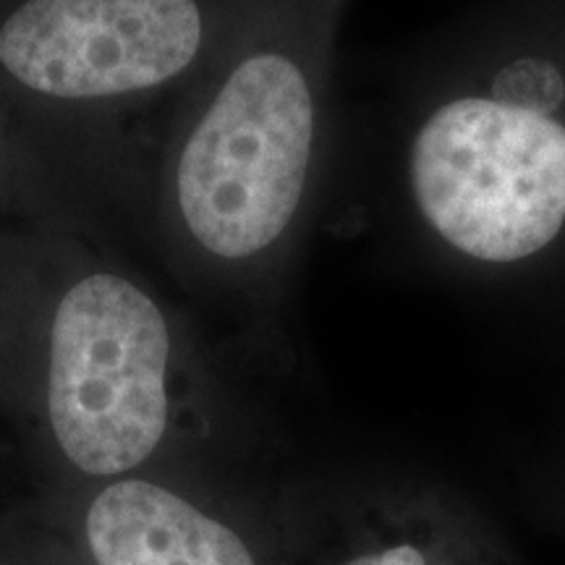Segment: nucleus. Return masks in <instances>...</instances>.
I'll use <instances>...</instances> for the list:
<instances>
[{"label": "nucleus", "instance_id": "7", "mask_svg": "<svg viewBox=\"0 0 565 565\" xmlns=\"http://www.w3.org/2000/svg\"><path fill=\"white\" fill-rule=\"evenodd\" d=\"M9 171H11V139L6 137L3 129H0V186H3V181L9 179Z\"/></svg>", "mask_w": 565, "mask_h": 565}, {"label": "nucleus", "instance_id": "6", "mask_svg": "<svg viewBox=\"0 0 565 565\" xmlns=\"http://www.w3.org/2000/svg\"><path fill=\"white\" fill-rule=\"evenodd\" d=\"M341 565H461V561L429 532L398 529L387 540L345 557Z\"/></svg>", "mask_w": 565, "mask_h": 565}, {"label": "nucleus", "instance_id": "4", "mask_svg": "<svg viewBox=\"0 0 565 565\" xmlns=\"http://www.w3.org/2000/svg\"><path fill=\"white\" fill-rule=\"evenodd\" d=\"M207 42L202 0H19L0 17V79L47 105L171 87Z\"/></svg>", "mask_w": 565, "mask_h": 565}, {"label": "nucleus", "instance_id": "5", "mask_svg": "<svg viewBox=\"0 0 565 565\" xmlns=\"http://www.w3.org/2000/svg\"><path fill=\"white\" fill-rule=\"evenodd\" d=\"M97 565H257L242 534L147 479H118L87 511Z\"/></svg>", "mask_w": 565, "mask_h": 565}, {"label": "nucleus", "instance_id": "1", "mask_svg": "<svg viewBox=\"0 0 565 565\" xmlns=\"http://www.w3.org/2000/svg\"><path fill=\"white\" fill-rule=\"evenodd\" d=\"M315 154V92L291 53L225 71L162 171V223L215 265H246L291 231Z\"/></svg>", "mask_w": 565, "mask_h": 565}, {"label": "nucleus", "instance_id": "2", "mask_svg": "<svg viewBox=\"0 0 565 565\" xmlns=\"http://www.w3.org/2000/svg\"><path fill=\"white\" fill-rule=\"evenodd\" d=\"M171 328L150 288L116 267H84L47 322V422L89 477H124L162 443Z\"/></svg>", "mask_w": 565, "mask_h": 565}, {"label": "nucleus", "instance_id": "3", "mask_svg": "<svg viewBox=\"0 0 565 565\" xmlns=\"http://www.w3.org/2000/svg\"><path fill=\"white\" fill-rule=\"evenodd\" d=\"M422 215L479 263H519L565 225V126L526 105L461 97L422 126L412 150Z\"/></svg>", "mask_w": 565, "mask_h": 565}]
</instances>
